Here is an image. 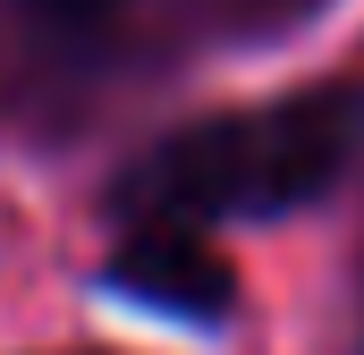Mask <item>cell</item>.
Returning <instances> with one entry per match:
<instances>
[{
	"label": "cell",
	"mask_w": 364,
	"mask_h": 355,
	"mask_svg": "<svg viewBox=\"0 0 364 355\" xmlns=\"http://www.w3.org/2000/svg\"><path fill=\"white\" fill-rule=\"evenodd\" d=\"M356 93L314 85L288 93L272 110H237L212 127H186L170 144H153L127 170V229H212V220H279L314 195H331L356 161Z\"/></svg>",
	"instance_id": "obj_1"
},
{
	"label": "cell",
	"mask_w": 364,
	"mask_h": 355,
	"mask_svg": "<svg viewBox=\"0 0 364 355\" xmlns=\"http://www.w3.org/2000/svg\"><path fill=\"white\" fill-rule=\"evenodd\" d=\"M110 279L144 305H170L186 322H220L229 313V263L195 237V229H127L119 254H110Z\"/></svg>",
	"instance_id": "obj_2"
},
{
	"label": "cell",
	"mask_w": 364,
	"mask_h": 355,
	"mask_svg": "<svg viewBox=\"0 0 364 355\" xmlns=\"http://www.w3.org/2000/svg\"><path fill=\"white\" fill-rule=\"evenodd\" d=\"M26 9H43V17H68V26H77V17H110L119 0H26Z\"/></svg>",
	"instance_id": "obj_3"
},
{
	"label": "cell",
	"mask_w": 364,
	"mask_h": 355,
	"mask_svg": "<svg viewBox=\"0 0 364 355\" xmlns=\"http://www.w3.org/2000/svg\"><path fill=\"white\" fill-rule=\"evenodd\" d=\"M263 9H272V17H314L322 0H263Z\"/></svg>",
	"instance_id": "obj_4"
}]
</instances>
